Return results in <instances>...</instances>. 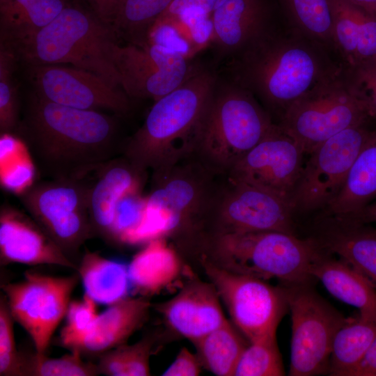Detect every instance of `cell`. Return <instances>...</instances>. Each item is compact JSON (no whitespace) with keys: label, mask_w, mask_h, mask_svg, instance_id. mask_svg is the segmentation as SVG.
<instances>
[{"label":"cell","mask_w":376,"mask_h":376,"mask_svg":"<svg viewBox=\"0 0 376 376\" xmlns=\"http://www.w3.org/2000/svg\"><path fill=\"white\" fill-rule=\"evenodd\" d=\"M47 100L37 94L13 133L40 174L47 179H84L123 154L118 118Z\"/></svg>","instance_id":"obj_1"},{"label":"cell","mask_w":376,"mask_h":376,"mask_svg":"<svg viewBox=\"0 0 376 376\" xmlns=\"http://www.w3.org/2000/svg\"><path fill=\"white\" fill-rule=\"evenodd\" d=\"M314 41L300 31L277 35L267 31L234 56L233 82L281 119L296 101L338 69Z\"/></svg>","instance_id":"obj_2"},{"label":"cell","mask_w":376,"mask_h":376,"mask_svg":"<svg viewBox=\"0 0 376 376\" xmlns=\"http://www.w3.org/2000/svg\"><path fill=\"white\" fill-rule=\"evenodd\" d=\"M226 176L196 155L152 171L146 216L173 241L179 253L191 254L209 237Z\"/></svg>","instance_id":"obj_3"},{"label":"cell","mask_w":376,"mask_h":376,"mask_svg":"<svg viewBox=\"0 0 376 376\" xmlns=\"http://www.w3.org/2000/svg\"><path fill=\"white\" fill-rule=\"evenodd\" d=\"M217 81L214 74L199 68L155 101L143 125L128 138L123 155L151 171L196 155L201 123Z\"/></svg>","instance_id":"obj_4"},{"label":"cell","mask_w":376,"mask_h":376,"mask_svg":"<svg viewBox=\"0 0 376 376\" xmlns=\"http://www.w3.org/2000/svg\"><path fill=\"white\" fill-rule=\"evenodd\" d=\"M117 35L94 13L68 6L48 25L22 39L3 43L30 65L69 63L120 87L113 54Z\"/></svg>","instance_id":"obj_5"},{"label":"cell","mask_w":376,"mask_h":376,"mask_svg":"<svg viewBox=\"0 0 376 376\" xmlns=\"http://www.w3.org/2000/svg\"><path fill=\"white\" fill-rule=\"evenodd\" d=\"M322 249L310 237L263 231L212 237L196 258L202 256L228 271L263 280L276 279L283 285L312 283L311 267Z\"/></svg>","instance_id":"obj_6"},{"label":"cell","mask_w":376,"mask_h":376,"mask_svg":"<svg viewBox=\"0 0 376 376\" xmlns=\"http://www.w3.org/2000/svg\"><path fill=\"white\" fill-rule=\"evenodd\" d=\"M276 125L251 92L234 82L217 81L201 123L196 155L226 175Z\"/></svg>","instance_id":"obj_7"},{"label":"cell","mask_w":376,"mask_h":376,"mask_svg":"<svg viewBox=\"0 0 376 376\" xmlns=\"http://www.w3.org/2000/svg\"><path fill=\"white\" fill-rule=\"evenodd\" d=\"M370 117L366 102L338 68L296 101L279 125L306 155L331 136Z\"/></svg>","instance_id":"obj_8"},{"label":"cell","mask_w":376,"mask_h":376,"mask_svg":"<svg viewBox=\"0 0 376 376\" xmlns=\"http://www.w3.org/2000/svg\"><path fill=\"white\" fill-rule=\"evenodd\" d=\"M91 185L84 178L47 179L19 194L26 212L77 265L81 247L95 236L89 213Z\"/></svg>","instance_id":"obj_9"},{"label":"cell","mask_w":376,"mask_h":376,"mask_svg":"<svg viewBox=\"0 0 376 376\" xmlns=\"http://www.w3.org/2000/svg\"><path fill=\"white\" fill-rule=\"evenodd\" d=\"M292 320L289 375L327 373L334 338L345 318L312 283L283 285Z\"/></svg>","instance_id":"obj_10"},{"label":"cell","mask_w":376,"mask_h":376,"mask_svg":"<svg viewBox=\"0 0 376 376\" xmlns=\"http://www.w3.org/2000/svg\"><path fill=\"white\" fill-rule=\"evenodd\" d=\"M79 279L77 272L54 276L26 272L19 281L1 285L13 319L29 334L36 352L46 353Z\"/></svg>","instance_id":"obj_11"},{"label":"cell","mask_w":376,"mask_h":376,"mask_svg":"<svg viewBox=\"0 0 376 376\" xmlns=\"http://www.w3.org/2000/svg\"><path fill=\"white\" fill-rule=\"evenodd\" d=\"M226 306L235 327L249 343L276 333L288 307L283 286L223 269L204 257L196 258Z\"/></svg>","instance_id":"obj_12"},{"label":"cell","mask_w":376,"mask_h":376,"mask_svg":"<svg viewBox=\"0 0 376 376\" xmlns=\"http://www.w3.org/2000/svg\"><path fill=\"white\" fill-rule=\"evenodd\" d=\"M370 132L365 124L348 127L308 154L291 200L294 212H308L327 207L343 187Z\"/></svg>","instance_id":"obj_13"},{"label":"cell","mask_w":376,"mask_h":376,"mask_svg":"<svg viewBox=\"0 0 376 376\" xmlns=\"http://www.w3.org/2000/svg\"><path fill=\"white\" fill-rule=\"evenodd\" d=\"M294 213L289 201L226 175L212 219L210 237L263 231L296 235Z\"/></svg>","instance_id":"obj_14"},{"label":"cell","mask_w":376,"mask_h":376,"mask_svg":"<svg viewBox=\"0 0 376 376\" xmlns=\"http://www.w3.org/2000/svg\"><path fill=\"white\" fill-rule=\"evenodd\" d=\"M113 59L125 93L130 98L154 102L177 88L199 68L191 59L150 44H118Z\"/></svg>","instance_id":"obj_15"},{"label":"cell","mask_w":376,"mask_h":376,"mask_svg":"<svg viewBox=\"0 0 376 376\" xmlns=\"http://www.w3.org/2000/svg\"><path fill=\"white\" fill-rule=\"evenodd\" d=\"M305 155L298 142L276 124L226 175L274 193L291 204Z\"/></svg>","instance_id":"obj_16"},{"label":"cell","mask_w":376,"mask_h":376,"mask_svg":"<svg viewBox=\"0 0 376 376\" xmlns=\"http://www.w3.org/2000/svg\"><path fill=\"white\" fill-rule=\"evenodd\" d=\"M36 94L50 102L84 110L105 109L120 117L132 110L131 98L90 72L58 65H31Z\"/></svg>","instance_id":"obj_17"},{"label":"cell","mask_w":376,"mask_h":376,"mask_svg":"<svg viewBox=\"0 0 376 376\" xmlns=\"http://www.w3.org/2000/svg\"><path fill=\"white\" fill-rule=\"evenodd\" d=\"M0 262L78 268L27 212L8 203L0 209Z\"/></svg>","instance_id":"obj_18"},{"label":"cell","mask_w":376,"mask_h":376,"mask_svg":"<svg viewBox=\"0 0 376 376\" xmlns=\"http://www.w3.org/2000/svg\"><path fill=\"white\" fill-rule=\"evenodd\" d=\"M318 246L357 269L376 288V229L347 216L322 211L311 235Z\"/></svg>","instance_id":"obj_19"},{"label":"cell","mask_w":376,"mask_h":376,"mask_svg":"<svg viewBox=\"0 0 376 376\" xmlns=\"http://www.w3.org/2000/svg\"><path fill=\"white\" fill-rule=\"evenodd\" d=\"M219 296L210 282L194 279L169 300L155 305L166 324L192 343L224 324Z\"/></svg>","instance_id":"obj_20"},{"label":"cell","mask_w":376,"mask_h":376,"mask_svg":"<svg viewBox=\"0 0 376 376\" xmlns=\"http://www.w3.org/2000/svg\"><path fill=\"white\" fill-rule=\"evenodd\" d=\"M148 171L123 155L96 171V180L91 185L89 196V213L95 235L110 244L118 203L129 193L143 191Z\"/></svg>","instance_id":"obj_21"},{"label":"cell","mask_w":376,"mask_h":376,"mask_svg":"<svg viewBox=\"0 0 376 376\" xmlns=\"http://www.w3.org/2000/svg\"><path fill=\"white\" fill-rule=\"evenodd\" d=\"M269 17L265 0H226L212 13V44L219 55L234 56L269 31Z\"/></svg>","instance_id":"obj_22"},{"label":"cell","mask_w":376,"mask_h":376,"mask_svg":"<svg viewBox=\"0 0 376 376\" xmlns=\"http://www.w3.org/2000/svg\"><path fill=\"white\" fill-rule=\"evenodd\" d=\"M150 307L144 297H127L109 305L98 313L76 350L81 354L100 355L125 344L145 323Z\"/></svg>","instance_id":"obj_23"},{"label":"cell","mask_w":376,"mask_h":376,"mask_svg":"<svg viewBox=\"0 0 376 376\" xmlns=\"http://www.w3.org/2000/svg\"><path fill=\"white\" fill-rule=\"evenodd\" d=\"M332 43L354 68L376 58V15L347 0H329Z\"/></svg>","instance_id":"obj_24"},{"label":"cell","mask_w":376,"mask_h":376,"mask_svg":"<svg viewBox=\"0 0 376 376\" xmlns=\"http://www.w3.org/2000/svg\"><path fill=\"white\" fill-rule=\"evenodd\" d=\"M311 274L334 297L358 308L361 318L376 322V288L348 263L322 249Z\"/></svg>","instance_id":"obj_25"},{"label":"cell","mask_w":376,"mask_h":376,"mask_svg":"<svg viewBox=\"0 0 376 376\" xmlns=\"http://www.w3.org/2000/svg\"><path fill=\"white\" fill-rule=\"evenodd\" d=\"M181 271L180 253L166 237L147 242L128 265L131 285L143 296L159 293L176 280Z\"/></svg>","instance_id":"obj_26"},{"label":"cell","mask_w":376,"mask_h":376,"mask_svg":"<svg viewBox=\"0 0 376 376\" xmlns=\"http://www.w3.org/2000/svg\"><path fill=\"white\" fill-rule=\"evenodd\" d=\"M375 197L376 130H370L341 190L322 212L350 216L359 212Z\"/></svg>","instance_id":"obj_27"},{"label":"cell","mask_w":376,"mask_h":376,"mask_svg":"<svg viewBox=\"0 0 376 376\" xmlns=\"http://www.w3.org/2000/svg\"><path fill=\"white\" fill-rule=\"evenodd\" d=\"M85 294L96 303L111 305L128 296V266L86 249L77 270Z\"/></svg>","instance_id":"obj_28"},{"label":"cell","mask_w":376,"mask_h":376,"mask_svg":"<svg viewBox=\"0 0 376 376\" xmlns=\"http://www.w3.org/2000/svg\"><path fill=\"white\" fill-rule=\"evenodd\" d=\"M375 335L376 322L360 316L348 319L334 338L327 373L331 376H352Z\"/></svg>","instance_id":"obj_29"},{"label":"cell","mask_w":376,"mask_h":376,"mask_svg":"<svg viewBox=\"0 0 376 376\" xmlns=\"http://www.w3.org/2000/svg\"><path fill=\"white\" fill-rule=\"evenodd\" d=\"M193 343L202 366L217 376L233 375L247 346L228 320Z\"/></svg>","instance_id":"obj_30"},{"label":"cell","mask_w":376,"mask_h":376,"mask_svg":"<svg viewBox=\"0 0 376 376\" xmlns=\"http://www.w3.org/2000/svg\"><path fill=\"white\" fill-rule=\"evenodd\" d=\"M173 1L121 0L111 26L118 37L123 36L136 45H145L149 29Z\"/></svg>","instance_id":"obj_31"},{"label":"cell","mask_w":376,"mask_h":376,"mask_svg":"<svg viewBox=\"0 0 376 376\" xmlns=\"http://www.w3.org/2000/svg\"><path fill=\"white\" fill-rule=\"evenodd\" d=\"M156 338L143 337L138 342L123 344L100 355L99 375L107 376H147L150 375V357Z\"/></svg>","instance_id":"obj_32"},{"label":"cell","mask_w":376,"mask_h":376,"mask_svg":"<svg viewBox=\"0 0 376 376\" xmlns=\"http://www.w3.org/2000/svg\"><path fill=\"white\" fill-rule=\"evenodd\" d=\"M281 1L298 31L320 43H332L329 0Z\"/></svg>","instance_id":"obj_33"},{"label":"cell","mask_w":376,"mask_h":376,"mask_svg":"<svg viewBox=\"0 0 376 376\" xmlns=\"http://www.w3.org/2000/svg\"><path fill=\"white\" fill-rule=\"evenodd\" d=\"M22 355L21 376H95L99 375L97 364L85 361L79 350L58 358L45 354Z\"/></svg>","instance_id":"obj_34"},{"label":"cell","mask_w":376,"mask_h":376,"mask_svg":"<svg viewBox=\"0 0 376 376\" xmlns=\"http://www.w3.org/2000/svg\"><path fill=\"white\" fill-rule=\"evenodd\" d=\"M285 372L276 340V333L249 343L236 366L235 376H281Z\"/></svg>","instance_id":"obj_35"},{"label":"cell","mask_w":376,"mask_h":376,"mask_svg":"<svg viewBox=\"0 0 376 376\" xmlns=\"http://www.w3.org/2000/svg\"><path fill=\"white\" fill-rule=\"evenodd\" d=\"M147 199L142 192H131L118 203L111 229L113 244H136L146 215Z\"/></svg>","instance_id":"obj_36"},{"label":"cell","mask_w":376,"mask_h":376,"mask_svg":"<svg viewBox=\"0 0 376 376\" xmlns=\"http://www.w3.org/2000/svg\"><path fill=\"white\" fill-rule=\"evenodd\" d=\"M66 6L64 0H38L2 24L7 42L37 32L51 23Z\"/></svg>","instance_id":"obj_37"},{"label":"cell","mask_w":376,"mask_h":376,"mask_svg":"<svg viewBox=\"0 0 376 376\" xmlns=\"http://www.w3.org/2000/svg\"><path fill=\"white\" fill-rule=\"evenodd\" d=\"M15 55L3 44L0 52V132H15L19 122L16 89L12 79Z\"/></svg>","instance_id":"obj_38"},{"label":"cell","mask_w":376,"mask_h":376,"mask_svg":"<svg viewBox=\"0 0 376 376\" xmlns=\"http://www.w3.org/2000/svg\"><path fill=\"white\" fill-rule=\"evenodd\" d=\"M96 304L86 294L81 299L70 303L65 324L60 332L59 341L63 347L70 351L77 349L98 315Z\"/></svg>","instance_id":"obj_39"},{"label":"cell","mask_w":376,"mask_h":376,"mask_svg":"<svg viewBox=\"0 0 376 376\" xmlns=\"http://www.w3.org/2000/svg\"><path fill=\"white\" fill-rule=\"evenodd\" d=\"M146 44L166 48L187 59L196 54L174 17L160 16L149 29Z\"/></svg>","instance_id":"obj_40"},{"label":"cell","mask_w":376,"mask_h":376,"mask_svg":"<svg viewBox=\"0 0 376 376\" xmlns=\"http://www.w3.org/2000/svg\"><path fill=\"white\" fill-rule=\"evenodd\" d=\"M14 320L5 297L0 300V375L21 376L22 355L16 347Z\"/></svg>","instance_id":"obj_41"},{"label":"cell","mask_w":376,"mask_h":376,"mask_svg":"<svg viewBox=\"0 0 376 376\" xmlns=\"http://www.w3.org/2000/svg\"><path fill=\"white\" fill-rule=\"evenodd\" d=\"M173 17L196 54L212 43L214 25L212 14L201 8H189Z\"/></svg>","instance_id":"obj_42"},{"label":"cell","mask_w":376,"mask_h":376,"mask_svg":"<svg viewBox=\"0 0 376 376\" xmlns=\"http://www.w3.org/2000/svg\"><path fill=\"white\" fill-rule=\"evenodd\" d=\"M346 74L352 86L366 102L370 117L376 118V58L349 68Z\"/></svg>","instance_id":"obj_43"},{"label":"cell","mask_w":376,"mask_h":376,"mask_svg":"<svg viewBox=\"0 0 376 376\" xmlns=\"http://www.w3.org/2000/svg\"><path fill=\"white\" fill-rule=\"evenodd\" d=\"M202 363L197 354L183 347L176 358L163 373L164 376H196L201 373Z\"/></svg>","instance_id":"obj_44"},{"label":"cell","mask_w":376,"mask_h":376,"mask_svg":"<svg viewBox=\"0 0 376 376\" xmlns=\"http://www.w3.org/2000/svg\"><path fill=\"white\" fill-rule=\"evenodd\" d=\"M226 0H173L169 7L161 16L173 17L182 10L189 8H198L212 14ZM160 17V16H159Z\"/></svg>","instance_id":"obj_45"},{"label":"cell","mask_w":376,"mask_h":376,"mask_svg":"<svg viewBox=\"0 0 376 376\" xmlns=\"http://www.w3.org/2000/svg\"><path fill=\"white\" fill-rule=\"evenodd\" d=\"M93 13L104 23L111 26L121 0H87Z\"/></svg>","instance_id":"obj_46"},{"label":"cell","mask_w":376,"mask_h":376,"mask_svg":"<svg viewBox=\"0 0 376 376\" xmlns=\"http://www.w3.org/2000/svg\"><path fill=\"white\" fill-rule=\"evenodd\" d=\"M352 376H376V335Z\"/></svg>","instance_id":"obj_47"},{"label":"cell","mask_w":376,"mask_h":376,"mask_svg":"<svg viewBox=\"0 0 376 376\" xmlns=\"http://www.w3.org/2000/svg\"><path fill=\"white\" fill-rule=\"evenodd\" d=\"M38 0H8L1 5L2 24L6 23Z\"/></svg>","instance_id":"obj_48"},{"label":"cell","mask_w":376,"mask_h":376,"mask_svg":"<svg viewBox=\"0 0 376 376\" xmlns=\"http://www.w3.org/2000/svg\"><path fill=\"white\" fill-rule=\"evenodd\" d=\"M347 217L367 224L376 222V201H372L357 213Z\"/></svg>","instance_id":"obj_49"},{"label":"cell","mask_w":376,"mask_h":376,"mask_svg":"<svg viewBox=\"0 0 376 376\" xmlns=\"http://www.w3.org/2000/svg\"><path fill=\"white\" fill-rule=\"evenodd\" d=\"M372 15H376V0H347Z\"/></svg>","instance_id":"obj_50"},{"label":"cell","mask_w":376,"mask_h":376,"mask_svg":"<svg viewBox=\"0 0 376 376\" xmlns=\"http://www.w3.org/2000/svg\"><path fill=\"white\" fill-rule=\"evenodd\" d=\"M1 1V5L6 3L8 0H0Z\"/></svg>","instance_id":"obj_51"}]
</instances>
